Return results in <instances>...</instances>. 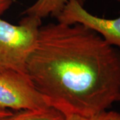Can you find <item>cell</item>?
I'll return each mask as SVG.
<instances>
[{"instance_id":"52a82bcc","label":"cell","mask_w":120,"mask_h":120,"mask_svg":"<svg viewBox=\"0 0 120 120\" xmlns=\"http://www.w3.org/2000/svg\"><path fill=\"white\" fill-rule=\"evenodd\" d=\"M84 120H120V113L106 110Z\"/></svg>"},{"instance_id":"9c48e42d","label":"cell","mask_w":120,"mask_h":120,"mask_svg":"<svg viewBox=\"0 0 120 120\" xmlns=\"http://www.w3.org/2000/svg\"><path fill=\"white\" fill-rule=\"evenodd\" d=\"M13 114V112L11 110H0V118L9 117L12 116Z\"/></svg>"},{"instance_id":"7a4b0ae2","label":"cell","mask_w":120,"mask_h":120,"mask_svg":"<svg viewBox=\"0 0 120 120\" xmlns=\"http://www.w3.org/2000/svg\"><path fill=\"white\" fill-rule=\"evenodd\" d=\"M41 19L24 15L18 25L0 18V73L27 74V64L38 38Z\"/></svg>"},{"instance_id":"5b68a950","label":"cell","mask_w":120,"mask_h":120,"mask_svg":"<svg viewBox=\"0 0 120 120\" xmlns=\"http://www.w3.org/2000/svg\"><path fill=\"white\" fill-rule=\"evenodd\" d=\"M70 0H36L33 4L26 9L23 15H30L42 19L47 17L57 16L61 13ZM81 4H84L86 0H76Z\"/></svg>"},{"instance_id":"8992f818","label":"cell","mask_w":120,"mask_h":120,"mask_svg":"<svg viewBox=\"0 0 120 120\" xmlns=\"http://www.w3.org/2000/svg\"><path fill=\"white\" fill-rule=\"evenodd\" d=\"M8 120H65V117L54 108L47 107L17 112Z\"/></svg>"},{"instance_id":"7c38bea8","label":"cell","mask_w":120,"mask_h":120,"mask_svg":"<svg viewBox=\"0 0 120 120\" xmlns=\"http://www.w3.org/2000/svg\"><path fill=\"white\" fill-rule=\"evenodd\" d=\"M114 1H117V2H120V0H114Z\"/></svg>"},{"instance_id":"3957f363","label":"cell","mask_w":120,"mask_h":120,"mask_svg":"<svg viewBox=\"0 0 120 120\" xmlns=\"http://www.w3.org/2000/svg\"><path fill=\"white\" fill-rule=\"evenodd\" d=\"M50 107L35 88L28 74L0 73V110L25 111Z\"/></svg>"},{"instance_id":"30bf717a","label":"cell","mask_w":120,"mask_h":120,"mask_svg":"<svg viewBox=\"0 0 120 120\" xmlns=\"http://www.w3.org/2000/svg\"><path fill=\"white\" fill-rule=\"evenodd\" d=\"M85 118L82 117L80 116H75V115H72V116H68L65 117V120H84Z\"/></svg>"},{"instance_id":"ba28073f","label":"cell","mask_w":120,"mask_h":120,"mask_svg":"<svg viewBox=\"0 0 120 120\" xmlns=\"http://www.w3.org/2000/svg\"><path fill=\"white\" fill-rule=\"evenodd\" d=\"M12 3V0H0V16L10 8Z\"/></svg>"},{"instance_id":"277c9868","label":"cell","mask_w":120,"mask_h":120,"mask_svg":"<svg viewBox=\"0 0 120 120\" xmlns=\"http://www.w3.org/2000/svg\"><path fill=\"white\" fill-rule=\"evenodd\" d=\"M65 24L79 23L98 33L110 45L120 49V15L106 19L90 13L76 0H70L56 18Z\"/></svg>"},{"instance_id":"4fadbf2b","label":"cell","mask_w":120,"mask_h":120,"mask_svg":"<svg viewBox=\"0 0 120 120\" xmlns=\"http://www.w3.org/2000/svg\"><path fill=\"white\" fill-rule=\"evenodd\" d=\"M119 101H120V99H119Z\"/></svg>"},{"instance_id":"6da1fadb","label":"cell","mask_w":120,"mask_h":120,"mask_svg":"<svg viewBox=\"0 0 120 120\" xmlns=\"http://www.w3.org/2000/svg\"><path fill=\"white\" fill-rule=\"evenodd\" d=\"M27 72L47 105L89 118L120 98V49L79 24L41 26Z\"/></svg>"},{"instance_id":"8fae6325","label":"cell","mask_w":120,"mask_h":120,"mask_svg":"<svg viewBox=\"0 0 120 120\" xmlns=\"http://www.w3.org/2000/svg\"><path fill=\"white\" fill-rule=\"evenodd\" d=\"M11 116H9V117H2V118H0V120H8L9 118L11 117Z\"/></svg>"}]
</instances>
